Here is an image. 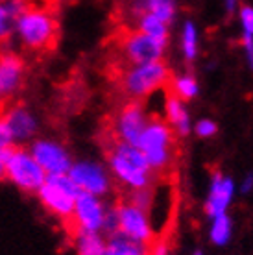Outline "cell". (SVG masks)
Instances as JSON below:
<instances>
[{
	"instance_id": "5b68a950",
	"label": "cell",
	"mask_w": 253,
	"mask_h": 255,
	"mask_svg": "<svg viewBox=\"0 0 253 255\" xmlns=\"http://www.w3.org/2000/svg\"><path fill=\"white\" fill-rule=\"evenodd\" d=\"M80 194L69 174H52L46 176L44 183L39 187L37 196L44 209L57 217L61 222L69 224L74 213V200Z\"/></svg>"
},
{
	"instance_id": "52a82bcc",
	"label": "cell",
	"mask_w": 253,
	"mask_h": 255,
	"mask_svg": "<svg viewBox=\"0 0 253 255\" xmlns=\"http://www.w3.org/2000/svg\"><path fill=\"white\" fill-rule=\"evenodd\" d=\"M168 41L150 37L139 30H124L117 39V52L121 56V63L139 65L163 59Z\"/></svg>"
},
{
	"instance_id": "9c48e42d",
	"label": "cell",
	"mask_w": 253,
	"mask_h": 255,
	"mask_svg": "<svg viewBox=\"0 0 253 255\" xmlns=\"http://www.w3.org/2000/svg\"><path fill=\"white\" fill-rule=\"evenodd\" d=\"M106 211L108 207L104 205L98 196L87 194V192H80L74 200V213H72V220L67 224L70 237L78 233V231H91V233H100L102 226H104V218H106Z\"/></svg>"
},
{
	"instance_id": "8992f818",
	"label": "cell",
	"mask_w": 253,
	"mask_h": 255,
	"mask_svg": "<svg viewBox=\"0 0 253 255\" xmlns=\"http://www.w3.org/2000/svg\"><path fill=\"white\" fill-rule=\"evenodd\" d=\"M4 178L24 192H37L44 183L46 174L33 159L30 150L20 146L7 148L4 153Z\"/></svg>"
},
{
	"instance_id": "44dd1931",
	"label": "cell",
	"mask_w": 253,
	"mask_h": 255,
	"mask_svg": "<svg viewBox=\"0 0 253 255\" xmlns=\"http://www.w3.org/2000/svg\"><path fill=\"white\" fill-rule=\"evenodd\" d=\"M170 93L174 96H177L179 100H192V98H196L198 93H200V85L198 82L194 80L192 76H177L172 80L170 78Z\"/></svg>"
},
{
	"instance_id": "7c38bea8",
	"label": "cell",
	"mask_w": 253,
	"mask_h": 255,
	"mask_svg": "<svg viewBox=\"0 0 253 255\" xmlns=\"http://www.w3.org/2000/svg\"><path fill=\"white\" fill-rule=\"evenodd\" d=\"M30 153L33 155V159L37 161L46 176L67 174L70 165H72V159H70V153L67 152V148L50 139L33 140Z\"/></svg>"
},
{
	"instance_id": "3957f363",
	"label": "cell",
	"mask_w": 253,
	"mask_h": 255,
	"mask_svg": "<svg viewBox=\"0 0 253 255\" xmlns=\"http://www.w3.org/2000/svg\"><path fill=\"white\" fill-rule=\"evenodd\" d=\"M137 148L144 155L148 166L153 174H170L177 157L176 133L163 119H148L144 129L139 137Z\"/></svg>"
},
{
	"instance_id": "8fae6325",
	"label": "cell",
	"mask_w": 253,
	"mask_h": 255,
	"mask_svg": "<svg viewBox=\"0 0 253 255\" xmlns=\"http://www.w3.org/2000/svg\"><path fill=\"white\" fill-rule=\"evenodd\" d=\"M148 119L150 117L144 111L142 104L137 102V100H127L121 108V111L115 115L111 133L122 142L137 146L139 137L142 133V129H144Z\"/></svg>"
},
{
	"instance_id": "5bb4252c",
	"label": "cell",
	"mask_w": 253,
	"mask_h": 255,
	"mask_svg": "<svg viewBox=\"0 0 253 255\" xmlns=\"http://www.w3.org/2000/svg\"><path fill=\"white\" fill-rule=\"evenodd\" d=\"M0 117H2V121L6 122L13 142H26V140H30L33 135L37 133V119L22 104H17V106L6 109Z\"/></svg>"
},
{
	"instance_id": "4dcf8cb0",
	"label": "cell",
	"mask_w": 253,
	"mask_h": 255,
	"mask_svg": "<svg viewBox=\"0 0 253 255\" xmlns=\"http://www.w3.org/2000/svg\"><path fill=\"white\" fill-rule=\"evenodd\" d=\"M2 108H4V104L0 102V115H2V113H4V109H2Z\"/></svg>"
},
{
	"instance_id": "7402d4cb",
	"label": "cell",
	"mask_w": 253,
	"mask_h": 255,
	"mask_svg": "<svg viewBox=\"0 0 253 255\" xmlns=\"http://www.w3.org/2000/svg\"><path fill=\"white\" fill-rule=\"evenodd\" d=\"M231 231H233L231 218H229L228 215H218V217L213 218V224H211V230H209V237L216 246H224V244L229 243V239H231Z\"/></svg>"
},
{
	"instance_id": "83f0119b",
	"label": "cell",
	"mask_w": 253,
	"mask_h": 255,
	"mask_svg": "<svg viewBox=\"0 0 253 255\" xmlns=\"http://www.w3.org/2000/svg\"><path fill=\"white\" fill-rule=\"evenodd\" d=\"M4 153L6 150H0V178H4Z\"/></svg>"
},
{
	"instance_id": "603a6c76",
	"label": "cell",
	"mask_w": 253,
	"mask_h": 255,
	"mask_svg": "<svg viewBox=\"0 0 253 255\" xmlns=\"http://www.w3.org/2000/svg\"><path fill=\"white\" fill-rule=\"evenodd\" d=\"M181 48H183V56L189 61L198 56V32L196 26L192 22H185L183 33H181Z\"/></svg>"
},
{
	"instance_id": "d6986e66",
	"label": "cell",
	"mask_w": 253,
	"mask_h": 255,
	"mask_svg": "<svg viewBox=\"0 0 253 255\" xmlns=\"http://www.w3.org/2000/svg\"><path fill=\"white\" fill-rule=\"evenodd\" d=\"M150 246L129 241L121 233H115L109 235V241L106 243V255H150Z\"/></svg>"
},
{
	"instance_id": "4fadbf2b",
	"label": "cell",
	"mask_w": 253,
	"mask_h": 255,
	"mask_svg": "<svg viewBox=\"0 0 253 255\" xmlns=\"http://www.w3.org/2000/svg\"><path fill=\"white\" fill-rule=\"evenodd\" d=\"M24 85V61L13 52H0V102L6 104Z\"/></svg>"
},
{
	"instance_id": "cb8c5ba5",
	"label": "cell",
	"mask_w": 253,
	"mask_h": 255,
	"mask_svg": "<svg viewBox=\"0 0 253 255\" xmlns=\"http://www.w3.org/2000/svg\"><path fill=\"white\" fill-rule=\"evenodd\" d=\"M241 22H242V45L248 52V61L252 63V52H253V9L250 6H244L241 9Z\"/></svg>"
},
{
	"instance_id": "484cf974",
	"label": "cell",
	"mask_w": 253,
	"mask_h": 255,
	"mask_svg": "<svg viewBox=\"0 0 253 255\" xmlns=\"http://www.w3.org/2000/svg\"><path fill=\"white\" fill-rule=\"evenodd\" d=\"M218 131V126L211 119H203L196 124V133L200 137H213Z\"/></svg>"
},
{
	"instance_id": "f1b7e54d",
	"label": "cell",
	"mask_w": 253,
	"mask_h": 255,
	"mask_svg": "<svg viewBox=\"0 0 253 255\" xmlns=\"http://www.w3.org/2000/svg\"><path fill=\"white\" fill-rule=\"evenodd\" d=\"M235 6H237V0H226V9H228L229 13L233 11Z\"/></svg>"
},
{
	"instance_id": "f546056e",
	"label": "cell",
	"mask_w": 253,
	"mask_h": 255,
	"mask_svg": "<svg viewBox=\"0 0 253 255\" xmlns=\"http://www.w3.org/2000/svg\"><path fill=\"white\" fill-rule=\"evenodd\" d=\"M39 2H43V4H52V6H54V0H39Z\"/></svg>"
},
{
	"instance_id": "9a60e30c",
	"label": "cell",
	"mask_w": 253,
	"mask_h": 255,
	"mask_svg": "<svg viewBox=\"0 0 253 255\" xmlns=\"http://www.w3.org/2000/svg\"><path fill=\"white\" fill-rule=\"evenodd\" d=\"M233 194H235L233 179L224 176L218 170H215L213 178H211L209 196H207V202H205V213L211 218L218 217V215H226L228 207L233 202Z\"/></svg>"
},
{
	"instance_id": "277c9868",
	"label": "cell",
	"mask_w": 253,
	"mask_h": 255,
	"mask_svg": "<svg viewBox=\"0 0 253 255\" xmlns=\"http://www.w3.org/2000/svg\"><path fill=\"white\" fill-rule=\"evenodd\" d=\"M168 82H170V70L163 63V59L150 63L126 65L119 70L117 76V83L122 95L127 96V100H137V102L155 91L165 89Z\"/></svg>"
},
{
	"instance_id": "2e32d148",
	"label": "cell",
	"mask_w": 253,
	"mask_h": 255,
	"mask_svg": "<svg viewBox=\"0 0 253 255\" xmlns=\"http://www.w3.org/2000/svg\"><path fill=\"white\" fill-rule=\"evenodd\" d=\"M165 117L166 124L172 128V131L179 137H187L190 131V117L185 108L183 100H179L172 93H166L165 98Z\"/></svg>"
},
{
	"instance_id": "ba28073f",
	"label": "cell",
	"mask_w": 253,
	"mask_h": 255,
	"mask_svg": "<svg viewBox=\"0 0 253 255\" xmlns=\"http://www.w3.org/2000/svg\"><path fill=\"white\" fill-rule=\"evenodd\" d=\"M113 209L117 217V233H121L129 241L146 244V246H150L155 241V233H153L148 211L140 209L126 200H121Z\"/></svg>"
},
{
	"instance_id": "4316f807",
	"label": "cell",
	"mask_w": 253,
	"mask_h": 255,
	"mask_svg": "<svg viewBox=\"0 0 253 255\" xmlns=\"http://www.w3.org/2000/svg\"><path fill=\"white\" fill-rule=\"evenodd\" d=\"M15 142L11 139V133H9V129H7L6 122L2 121V117H0V150H7V148H11Z\"/></svg>"
},
{
	"instance_id": "6da1fadb",
	"label": "cell",
	"mask_w": 253,
	"mask_h": 255,
	"mask_svg": "<svg viewBox=\"0 0 253 255\" xmlns=\"http://www.w3.org/2000/svg\"><path fill=\"white\" fill-rule=\"evenodd\" d=\"M106 157H108L109 174L127 191L150 189L153 181L152 168L148 166L144 155L133 144L122 142L111 131L106 135Z\"/></svg>"
},
{
	"instance_id": "ffe728a7",
	"label": "cell",
	"mask_w": 253,
	"mask_h": 255,
	"mask_svg": "<svg viewBox=\"0 0 253 255\" xmlns=\"http://www.w3.org/2000/svg\"><path fill=\"white\" fill-rule=\"evenodd\" d=\"M139 32L150 35V37L161 39V41H168V24H165L163 20H159L152 13H142L137 17V28Z\"/></svg>"
},
{
	"instance_id": "d6a6232c",
	"label": "cell",
	"mask_w": 253,
	"mask_h": 255,
	"mask_svg": "<svg viewBox=\"0 0 253 255\" xmlns=\"http://www.w3.org/2000/svg\"><path fill=\"white\" fill-rule=\"evenodd\" d=\"M2 2H7V0H2Z\"/></svg>"
},
{
	"instance_id": "1f68e13d",
	"label": "cell",
	"mask_w": 253,
	"mask_h": 255,
	"mask_svg": "<svg viewBox=\"0 0 253 255\" xmlns=\"http://www.w3.org/2000/svg\"><path fill=\"white\" fill-rule=\"evenodd\" d=\"M194 255H203V254H202V252H196V254H194Z\"/></svg>"
},
{
	"instance_id": "7a4b0ae2",
	"label": "cell",
	"mask_w": 253,
	"mask_h": 255,
	"mask_svg": "<svg viewBox=\"0 0 253 255\" xmlns=\"http://www.w3.org/2000/svg\"><path fill=\"white\" fill-rule=\"evenodd\" d=\"M15 30L19 33L20 43L30 52L41 54V52L52 50L56 46L57 35H59L54 6L43 4V2L33 4L30 0L24 11L19 15Z\"/></svg>"
},
{
	"instance_id": "ac0fdd59",
	"label": "cell",
	"mask_w": 253,
	"mask_h": 255,
	"mask_svg": "<svg viewBox=\"0 0 253 255\" xmlns=\"http://www.w3.org/2000/svg\"><path fill=\"white\" fill-rule=\"evenodd\" d=\"M74 255H106V241L100 233L78 231L72 235Z\"/></svg>"
},
{
	"instance_id": "30bf717a",
	"label": "cell",
	"mask_w": 253,
	"mask_h": 255,
	"mask_svg": "<svg viewBox=\"0 0 253 255\" xmlns=\"http://www.w3.org/2000/svg\"><path fill=\"white\" fill-rule=\"evenodd\" d=\"M69 178L74 181L80 192H87L93 196H106L111 191L113 179L111 174L104 165L95 163V161H80L72 163L69 168Z\"/></svg>"
},
{
	"instance_id": "e0dca14e",
	"label": "cell",
	"mask_w": 253,
	"mask_h": 255,
	"mask_svg": "<svg viewBox=\"0 0 253 255\" xmlns=\"http://www.w3.org/2000/svg\"><path fill=\"white\" fill-rule=\"evenodd\" d=\"M30 0H7L4 4H0V43H4L11 37L15 32V24L19 15L24 11Z\"/></svg>"
},
{
	"instance_id": "d4e9b609",
	"label": "cell",
	"mask_w": 253,
	"mask_h": 255,
	"mask_svg": "<svg viewBox=\"0 0 253 255\" xmlns=\"http://www.w3.org/2000/svg\"><path fill=\"white\" fill-rule=\"evenodd\" d=\"M146 11L168 24L174 19V11H176L174 0H146Z\"/></svg>"
}]
</instances>
